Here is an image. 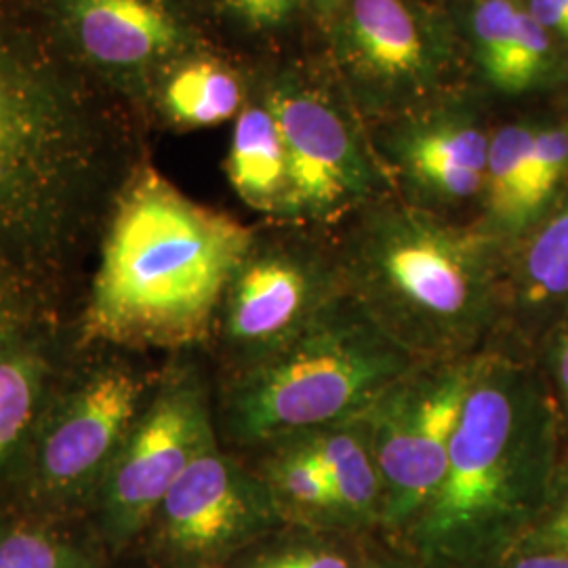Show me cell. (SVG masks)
<instances>
[{
  "label": "cell",
  "instance_id": "1f68e13d",
  "mask_svg": "<svg viewBox=\"0 0 568 568\" xmlns=\"http://www.w3.org/2000/svg\"><path fill=\"white\" fill-rule=\"evenodd\" d=\"M302 2H305L314 13L331 18V16H339L342 13V9H344L347 0H302Z\"/></svg>",
  "mask_w": 568,
  "mask_h": 568
},
{
  "label": "cell",
  "instance_id": "7c38bea8",
  "mask_svg": "<svg viewBox=\"0 0 568 568\" xmlns=\"http://www.w3.org/2000/svg\"><path fill=\"white\" fill-rule=\"evenodd\" d=\"M339 53L366 91L408 100L440 82L450 42L440 20L413 0H347L339 13Z\"/></svg>",
  "mask_w": 568,
  "mask_h": 568
},
{
  "label": "cell",
  "instance_id": "8fae6325",
  "mask_svg": "<svg viewBox=\"0 0 568 568\" xmlns=\"http://www.w3.org/2000/svg\"><path fill=\"white\" fill-rule=\"evenodd\" d=\"M288 169L283 224L328 227L392 192L386 166L316 89L281 82L267 95Z\"/></svg>",
  "mask_w": 568,
  "mask_h": 568
},
{
  "label": "cell",
  "instance_id": "d6986e66",
  "mask_svg": "<svg viewBox=\"0 0 568 568\" xmlns=\"http://www.w3.org/2000/svg\"><path fill=\"white\" fill-rule=\"evenodd\" d=\"M225 175L253 211L283 222L288 203V169L283 138L267 105H248L234 124Z\"/></svg>",
  "mask_w": 568,
  "mask_h": 568
},
{
  "label": "cell",
  "instance_id": "cb8c5ba5",
  "mask_svg": "<svg viewBox=\"0 0 568 568\" xmlns=\"http://www.w3.org/2000/svg\"><path fill=\"white\" fill-rule=\"evenodd\" d=\"M568 175V129L535 131L530 163H528L525 217L527 232L541 220L544 211L554 201L560 183Z\"/></svg>",
  "mask_w": 568,
  "mask_h": 568
},
{
  "label": "cell",
  "instance_id": "8992f818",
  "mask_svg": "<svg viewBox=\"0 0 568 568\" xmlns=\"http://www.w3.org/2000/svg\"><path fill=\"white\" fill-rule=\"evenodd\" d=\"M152 387L116 358L60 377L9 480L11 501L55 523L91 511Z\"/></svg>",
  "mask_w": 568,
  "mask_h": 568
},
{
  "label": "cell",
  "instance_id": "4dcf8cb0",
  "mask_svg": "<svg viewBox=\"0 0 568 568\" xmlns=\"http://www.w3.org/2000/svg\"><path fill=\"white\" fill-rule=\"evenodd\" d=\"M528 11L548 32L568 39V0H530Z\"/></svg>",
  "mask_w": 568,
  "mask_h": 568
},
{
  "label": "cell",
  "instance_id": "ba28073f",
  "mask_svg": "<svg viewBox=\"0 0 568 568\" xmlns=\"http://www.w3.org/2000/svg\"><path fill=\"white\" fill-rule=\"evenodd\" d=\"M295 224V232L255 236L225 291L213 342L225 375L260 365L345 295L337 244Z\"/></svg>",
  "mask_w": 568,
  "mask_h": 568
},
{
  "label": "cell",
  "instance_id": "9c48e42d",
  "mask_svg": "<svg viewBox=\"0 0 568 568\" xmlns=\"http://www.w3.org/2000/svg\"><path fill=\"white\" fill-rule=\"evenodd\" d=\"M483 354L417 361L358 415L384 483L377 535L387 541L405 535L440 485Z\"/></svg>",
  "mask_w": 568,
  "mask_h": 568
},
{
  "label": "cell",
  "instance_id": "4316f807",
  "mask_svg": "<svg viewBox=\"0 0 568 568\" xmlns=\"http://www.w3.org/2000/svg\"><path fill=\"white\" fill-rule=\"evenodd\" d=\"M549 384L556 403L568 413V304L549 333L548 342Z\"/></svg>",
  "mask_w": 568,
  "mask_h": 568
},
{
  "label": "cell",
  "instance_id": "3957f363",
  "mask_svg": "<svg viewBox=\"0 0 568 568\" xmlns=\"http://www.w3.org/2000/svg\"><path fill=\"white\" fill-rule=\"evenodd\" d=\"M554 406L532 366L487 349L440 485L389 544L434 568H474L508 551L548 499L558 467Z\"/></svg>",
  "mask_w": 568,
  "mask_h": 568
},
{
  "label": "cell",
  "instance_id": "9a60e30c",
  "mask_svg": "<svg viewBox=\"0 0 568 568\" xmlns=\"http://www.w3.org/2000/svg\"><path fill=\"white\" fill-rule=\"evenodd\" d=\"M58 379L55 345L41 325L0 345V488L20 466Z\"/></svg>",
  "mask_w": 568,
  "mask_h": 568
},
{
  "label": "cell",
  "instance_id": "f546056e",
  "mask_svg": "<svg viewBox=\"0 0 568 568\" xmlns=\"http://www.w3.org/2000/svg\"><path fill=\"white\" fill-rule=\"evenodd\" d=\"M474 568H568L567 551H506Z\"/></svg>",
  "mask_w": 568,
  "mask_h": 568
},
{
  "label": "cell",
  "instance_id": "d4e9b609",
  "mask_svg": "<svg viewBox=\"0 0 568 568\" xmlns=\"http://www.w3.org/2000/svg\"><path fill=\"white\" fill-rule=\"evenodd\" d=\"M537 549L568 554V464L565 467H556L544 508L508 551Z\"/></svg>",
  "mask_w": 568,
  "mask_h": 568
},
{
  "label": "cell",
  "instance_id": "83f0119b",
  "mask_svg": "<svg viewBox=\"0 0 568 568\" xmlns=\"http://www.w3.org/2000/svg\"><path fill=\"white\" fill-rule=\"evenodd\" d=\"M234 13L251 28H276L288 20L302 0H227Z\"/></svg>",
  "mask_w": 568,
  "mask_h": 568
},
{
  "label": "cell",
  "instance_id": "5b68a950",
  "mask_svg": "<svg viewBox=\"0 0 568 568\" xmlns=\"http://www.w3.org/2000/svg\"><path fill=\"white\" fill-rule=\"evenodd\" d=\"M415 363L344 295L278 354L225 375L220 432L234 447L260 450L349 422Z\"/></svg>",
  "mask_w": 568,
  "mask_h": 568
},
{
  "label": "cell",
  "instance_id": "7a4b0ae2",
  "mask_svg": "<svg viewBox=\"0 0 568 568\" xmlns=\"http://www.w3.org/2000/svg\"><path fill=\"white\" fill-rule=\"evenodd\" d=\"M112 201L82 342L171 352L211 342L257 232L150 164L131 169Z\"/></svg>",
  "mask_w": 568,
  "mask_h": 568
},
{
  "label": "cell",
  "instance_id": "7402d4cb",
  "mask_svg": "<svg viewBox=\"0 0 568 568\" xmlns=\"http://www.w3.org/2000/svg\"><path fill=\"white\" fill-rule=\"evenodd\" d=\"M164 108L182 126H211L230 121L243 103V87L234 72L211 60L190 61L164 87Z\"/></svg>",
  "mask_w": 568,
  "mask_h": 568
},
{
  "label": "cell",
  "instance_id": "30bf717a",
  "mask_svg": "<svg viewBox=\"0 0 568 568\" xmlns=\"http://www.w3.org/2000/svg\"><path fill=\"white\" fill-rule=\"evenodd\" d=\"M281 527L260 474L215 443L166 493L142 544L156 568H227Z\"/></svg>",
  "mask_w": 568,
  "mask_h": 568
},
{
  "label": "cell",
  "instance_id": "44dd1931",
  "mask_svg": "<svg viewBox=\"0 0 568 568\" xmlns=\"http://www.w3.org/2000/svg\"><path fill=\"white\" fill-rule=\"evenodd\" d=\"M58 525L0 495V568H98L91 549Z\"/></svg>",
  "mask_w": 568,
  "mask_h": 568
},
{
  "label": "cell",
  "instance_id": "603a6c76",
  "mask_svg": "<svg viewBox=\"0 0 568 568\" xmlns=\"http://www.w3.org/2000/svg\"><path fill=\"white\" fill-rule=\"evenodd\" d=\"M361 539L284 525L227 568H361Z\"/></svg>",
  "mask_w": 568,
  "mask_h": 568
},
{
  "label": "cell",
  "instance_id": "ac0fdd59",
  "mask_svg": "<svg viewBox=\"0 0 568 568\" xmlns=\"http://www.w3.org/2000/svg\"><path fill=\"white\" fill-rule=\"evenodd\" d=\"M471 37L487 81L518 93L541 79L549 61V32L518 0H478Z\"/></svg>",
  "mask_w": 568,
  "mask_h": 568
},
{
  "label": "cell",
  "instance_id": "484cf974",
  "mask_svg": "<svg viewBox=\"0 0 568 568\" xmlns=\"http://www.w3.org/2000/svg\"><path fill=\"white\" fill-rule=\"evenodd\" d=\"M39 291L23 284L0 281V345L41 325Z\"/></svg>",
  "mask_w": 568,
  "mask_h": 568
},
{
  "label": "cell",
  "instance_id": "4fadbf2b",
  "mask_svg": "<svg viewBox=\"0 0 568 568\" xmlns=\"http://www.w3.org/2000/svg\"><path fill=\"white\" fill-rule=\"evenodd\" d=\"M488 138L469 116L436 114L400 124L386 142L403 201L445 215L483 201Z\"/></svg>",
  "mask_w": 568,
  "mask_h": 568
},
{
  "label": "cell",
  "instance_id": "52a82bcc",
  "mask_svg": "<svg viewBox=\"0 0 568 568\" xmlns=\"http://www.w3.org/2000/svg\"><path fill=\"white\" fill-rule=\"evenodd\" d=\"M215 443L217 419L201 371L192 363L169 366L95 495L91 516L100 546L119 556L142 541L166 493Z\"/></svg>",
  "mask_w": 568,
  "mask_h": 568
},
{
  "label": "cell",
  "instance_id": "2e32d148",
  "mask_svg": "<svg viewBox=\"0 0 568 568\" xmlns=\"http://www.w3.org/2000/svg\"><path fill=\"white\" fill-rule=\"evenodd\" d=\"M300 438L331 483L345 535L361 539L379 532L384 483L361 417L305 432Z\"/></svg>",
  "mask_w": 568,
  "mask_h": 568
},
{
  "label": "cell",
  "instance_id": "f1b7e54d",
  "mask_svg": "<svg viewBox=\"0 0 568 568\" xmlns=\"http://www.w3.org/2000/svg\"><path fill=\"white\" fill-rule=\"evenodd\" d=\"M361 568H434L410 551L389 544L382 535L361 539Z\"/></svg>",
  "mask_w": 568,
  "mask_h": 568
},
{
  "label": "cell",
  "instance_id": "5bb4252c",
  "mask_svg": "<svg viewBox=\"0 0 568 568\" xmlns=\"http://www.w3.org/2000/svg\"><path fill=\"white\" fill-rule=\"evenodd\" d=\"M82 53L108 68H140L182 42V30L154 0H63Z\"/></svg>",
  "mask_w": 568,
  "mask_h": 568
},
{
  "label": "cell",
  "instance_id": "277c9868",
  "mask_svg": "<svg viewBox=\"0 0 568 568\" xmlns=\"http://www.w3.org/2000/svg\"><path fill=\"white\" fill-rule=\"evenodd\" d=\"M337 243L345 295L417 361L490 349L501 325L508 246L476 224L387 194Z\"/></svg>",
  "mask_w": 568,
  "mask_h": 568
},
{
  "label": "cell",
  "instance_id": "6da1fadb",
  "mask_svg": "<svg viewBox=\"0 0 568 568\" xmlns=\"http://www.w3.org/2000/svg\"><path fill=\"white\" fill-rule=\"evenodd\" d=\"M124 178L116 126L81 72L0 16V281L44 288Z\"/></svg>",
  "mask_w": 568,
  "mask_h": 568
},
{
  "label": "cell",
  "instance_id": "e0dca14e",
  "mask_svg": "<svg viewBox=\"0 0 568 568\" xmlns=\"http://www.w3.org/2000/svg\"><path fill=\"white\" fill-rule=\"evenodd\" d=\"M568 304V201L539 225L514 262L506 265L504 314L495 335L497 344L506 331L523 328L528 321L560 312ZM490 345V347H493Z\"/></svg>",
  "mask_w": 568,
  "mask_h": 568
},
{
  "label": "cell",
  "instance_id": "ffe728a7",
  "mask_svg": "<svg viewBox=\"0 0 568 568\" xmlns=\"http://www.w3.org/2000/svg\"><path fill=\"white\" fill-rule=\"evenodd\" d=\"M253 469L264 480L284 525L345 535L331 483L300 436L260 448Z\"/></svg>",
  "mask_w": 568,
  "mask_h": 568
}]
</instances>
